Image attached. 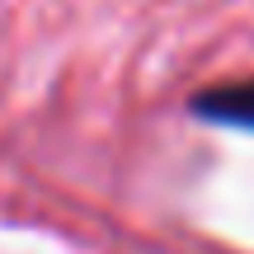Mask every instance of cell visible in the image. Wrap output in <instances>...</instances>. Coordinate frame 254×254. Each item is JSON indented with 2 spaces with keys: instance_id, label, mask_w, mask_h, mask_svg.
Returning a JSON list of instances; mask_svg holds the SVG:
<instances>
[{
  "instance_id": "6da1fadb",
  "label": "cell",
  "mask_w": 254,
  "mask_h": 254,
  "mask_svg": "<svg viewBox=\"0 0 254 254\" xmlns=\"http://www.w3.org/2000/svg\"><path fill=\"white\" fill-rule=\"evenodd\" d=\"M193 113H202V118H212V123H226V127H250L254 132V80L202 90L198 99H193Z\"/></svg>"
}]
</instances>
